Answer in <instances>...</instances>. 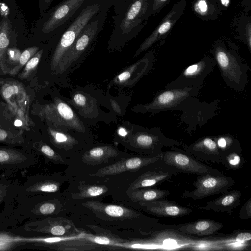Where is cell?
Instances as JSON below:
<instances>
[{"label": "cell", "mask_w": 251, "mask_h": 251, "mask_svg": "<svg viewBox=\"0 0 251 251\" xmlns=\"http://www.w3.org/2000/svg\"><path fill=\"white\" fill-rule=\"evenodd\" d=\"M201 88H165L158 92L152 100L137 106L138 112L157 113L168 111L182 112L180 120L187 125L188 134L206 124L214 115L219 102H201L198 98Z\"/></svg>", "instance_id": "6da1fadb"}, {"label": "cell", "mask_w": 251, "mask_h": 251, "mask_svg": "<svg viewBox=\"0 0 251 251\" xmlns=\"http://www.w3.org/2000/svg\"><path fill=\"white\" fill-rule=\"evenodd\" d=\"M151 0H116L113 6V30L108 42L110 50H119L136 37L149 16Z\"/></svg>", "instance_id": "7a4b0ae2"}, {"label": "cell", "mask_w": 251, "mask_h": 251, "mask_svg": "<svg viewBox=\"0 0 251 251\" xmlns=\"http://www.w3.org/2000/svg\"><path fill=\"white\" fill-rule=\"evenodd\" d=\"M210 53L226 84L234 91L243 92L247 84L248 72L251 68L235 49H228L224 44L218 43L214 46Z\"/></svg>", "instance_id": "3957f363"}, {"label": "cell", "mask_w": 251, "mask_h": 251, "mask_svg": "<svg viewBox=\"0 0 251 251\" xmlns=\"http://www.w3.org/2000/svg\"><path fill=\"white\" fill-rule=\"evenodd\" d=\"M113 5L106 6L95 14L85 25L73 45L66 51L57 66V73H62L73 63L89 51L101 32Z\"/></svg>", "instance_id": "277c9868"}, {"label": "cell", "mask_w": 251, "mask_h": 251, "mask_svg": "<svg viewBox=\"0 0 251 251\" xmlns=\"http://www.w3.org/2000/svg\"><path fill=\"white\" fill-rule=\"evenodd\" d=\"M86 0H63L46 14L41 27L46 35L54 36L57 42Z\"/></svg>", "instance_id": "5b68a950"}, {"label": "cell", "mask_w": 251, "mask_h": 251, "mask_svg": "<svg viewBox=\"0 0 251 251\" xmlns=\"http://www.w3.org/2000/svg\"><path fill=\"white\" fill-rule=\"evenodd\" d=\"M233 178L226 176L216 169L199 175L192 185V191H184L181 195L182 198L201 200L210 196L228 191L235 184Z\"/></svg>", "instance_id": "8992f818"}, {"label": "cell", "mask_w": 251, "mask_h": 251, "mask_svg": "<svg viewBox=\"0 0 251 251\" xmlns=\"http://www.w3.org/2000/svg\"><path fill=\"white\" fill-rule=\"evenodd\" d=\"M17 229L11 230L21 234L36 235L45 234L55 237H72V235L81 233L70 220L51 216L28 220Z\"/></svg>", "instance_id": "52a82bcc"}, {"label": "cell", "mask_w": 251, "mask_h": 251, "mask_svg": "<svg viewBox=\"0 0 251 251\" xmlns=\"http://www.w3.org/2000/svg\"><path fill=\"white\" fill-rule=\"evenodd\" d=\"M31 113L55 125H63L84 132V126L72 108L58 98L54 102L45 105L34 104Z\"/></svg>", "instance_id": "ba28073f"}, {"label": "cell", "mask_w": 251, "mask_h": 251, "mask_svg": "<svg viewBox=\"0 0 251 251\" xmlns=\"http://www.w3.org/2000/svg\"><path fill=\"white\" fill-rule=\"evenodd\" d=\"M130 144L151 156L162 153L165 147L182 146L183 142L167 137L158 127L140 130L129 139Z\"/></svg>", "instance_id": "9c48e42d"}, {"label": "cell", "mask_w": 251, "mask_h": 251, "mask_svg": "<svg viewBox=\"0 0 251 251\" xmlns=\"http://www.w3.org/2000/svg\"><path fill=\"white\" fill-rule=\"evenodd\" d=\"M215 65L213 59L205 56L186 67L176 78L167 84L165 88H201L205 79L212 72Z\"/></svg>", "instance_id": "30bf717a"}, {"label": "cell", "mask_w": 251, "mask_h": 251, "mask_svg": "<svg viewBox=\"0 0 251 251\" xmlns=\"http://www.w3.org/2000/svg\"><path fill=\"white\" fill-rule=\"evenodd\" d=\"M162 160L165 164L175 168L180 172L198 176L214 169L201 162L189 152L176 146L171 147L170 150L163 151Z\"/></svg>", "instance_id": "8fae6325"}, {"label": "cell", "mask_w": 251, "mask_h": 251, "mask_svg": "<svg viewBox=\"0 0 251 251\" xmlns=\"http://www.w3.org/2000/svg\"><path fill=\"white\" fill-rule=\"evenodd\" d=\"M162 159V153L155 156H136L122 159L115 163L101 168L91 176L104 177L126 172H136Z\"/></svg>", "instance_id": "7c38bea8"}, {"label": "cell", "mask_w": 251, "mask_h": 251, "mask_svg": "<svg viewBox=\"0 0 251 251\" xmlns=\"http://www.w3.org/2000/svg\"><path fill=\"white\" fill-rule=\"evenodd\" d=\"M82 205L103 220H124L140 216L137 211L130 208L93 200L82 203Z\"/></svg>", "instance_id": "4fadbf2b"}, {"label": "cell", "mask_w": 251, "mask_h": 251, "mask_svg": "<svg viewBox=\"0 0 251 251\" xmlns=\"http://www.w3.org/2000/svg\"><path fill=\"white\" fill-rule=\"evenodd\" d=\"M35 156L22 150L11 147H0V168L8 172L24 169L34 166Z\"/></svg>", "instance_id": "5bb4252c"}, {"label": "cell", "mask_w": 251, "mask_h": 251, "mask_svg": "<svg viewBox=\"0 0 251 251\" xmlns=\"http://www.w3.org/2000/svg\"><path fill=\"white\" fill-rule=\"evenodd\" d=\"M60 189L59 182L41 175L29 176L19 185L15 197H25L45 194L54 193Z\"/></svg>", "instance_id": "9a60e30c"}, {"label": "cell", "mask_w": 251, "mask_h": 251, "mask_svg": "<svg viewBox=\"0 0 251 251\" xmlns=\"http://www.w3.org/2000/svg\"><path fill=\"white\" fill-rule=\"evenodd\" d=\"M181 146L200 161L221 162V153L214 136L200 138L191 144L183 143Z\"/></svg>", "instance_id": "2e32d148"}, {"label": "cell", "mask_w": 251, "mask_h": 251, "mask_svg": "<svg viewBox=\"0 0 251 251\" xmlns=\"http://www.w3.org/2000/svg\"><path fill=\"white\" fill-rule=\"evenodd\" d=\"M179 172V170L162 161L158 168L147 171L139 176L131 183L127 193L137 189L159 184L170 179Z\"/></svg>", "instance_id": "e0dca14e"}, {"label": "cell", "mask_w": 251, "mask_h": 251, "mask_svg": "<svg viewBox=\"0 0 251 251\" xmlns=\"http://www.w3.org/2000/svg\"><path fill=\"white\" fill-rule=\"evenodd\" d=\"M139 204L145 211L153 215L164 217H178L189 215L192 212L190 208L164 199L140 201Z\"/></svg>", "instance_id": "ac0fdd59"}, {"label": "cell", "mask_w": 251, "mask_h": 251, "mask_svg": "<svg viewBox=\"0 0 251 251\" xmlns=\"http://www.w3.org/2000/svg\"><path fill=\"white\" fill-rule=\"evenodd\" d=\"M5 173L0 174V206L2 204L9 206L17 190L19 183L9 178ZM18 222L6 217L0 210V231L6 230L9 226L16 225Z\"/></svg>", "instance_id": "d6986e66"}, {"label": "cell", "mask_w": 251, "mask_h": 251, "mask_svg": "<svg viewBox=\"0 0 251 251\" xmlns=\"http://www.w3.org/2000/svg\"><path fill=\"white\" fill-rule=\"evenodd\" d=\"M180 16V9L179 10L176 5L164 17L152 33L142 43L137 50L134 56H136L145 51L156 42L160 40L171 29Z\"/></svg>", "instance_id": "ffe728a7"}, {"label": "cell", "mask_w": 251, "mask_h": 251, "mask_svg": "<svg viewBox=\"0 0 251 251\" xmlns=\"http://www.w3.org/2000/svg\"><path fill=\"white\" fill-rule=\"evenodd\" d=\"M241 197V192L239 190L227 191L215 200L207 202L204 206L200 208L217 213L226 212L231 215L233 209L240 205Z\"/></svg>", "instance_id": "44dd1931"}, {"label": "cell", "mask_w": 251, "mask_h": 251, "mask_svg": "<svg viewBox=\"0 0 251 251\" xmlns=\"http://www.w3.org/2000/svg\"><path fill=\"white\" fill-rule=\"evenodd\" d=\"M224 226V224L212 219H202L182 224L177 230L182 233L206 236L214 234Z\"/></svg>", "instance_id": "7402d4cb"}, {"label": "cell", "mask_w": 251, "mask_h": 251, "mask_svg": "<svg viewBox=\"0 0 251 251\" xmlns=\"http://www.w3.org/2000/svg\"><path fill=\"white\" fill-rule=\"evenodd\" d=\"M98 244L80 236L79 238L58 237L57 241L51 243L49 248L58 251H83L97 250Z\"/></svg>", "instance_id": "603a6c76"}, {"label": "cell", "mask_w": 251, "mask_h": 251, "mask_svg": "<svg viewBox=\"0 0 251 251\" xmlns=\"http://www.w3.org/2000/svg\"><path fill=\"white\" fill-rule=\"evenodd\" d=\"M0 94L11 106H20L27 99V93L22 84L13 80L1 83Z\"/></svg>", "instance_id": "cb8c5ba5"}, {"label": "cell", "mask_w": 251, "mask_h": 251, "mask_svg": "<svg viewBox=\"0 0 251 251\" xmlns=\"http://www.w3.org/2000/svg\"><path fill=\"white\" fill-rule=\"evenodd\" d=\"M118 154L117 150L112 146H100L87 151L82 155V160L88 165L96 166L108 162L110 158Z\"/></svg>", "instance_id": "d4e9b609"}, {"label": "cell", "mask_w": 251, "mask_h": 251, "mask_svg": "<svg viewBox=\"0 0 251 251\" xmlns=\"http://www.w3.org/2000/svg\"><path fill=\"white\" fill-rule=\"evenodd\" d=\"M12 26L7 17L0 22V74H9L10 69L5 63L6 50L10 43Z\"/></svg>", "instance_id": "484cf974"}, {"label": "cell", "mask_w": 251, "mask_h": 251, "mask_svg": "<svg viewBox=\"0 0 251 251\" xmlns=\"http://www.w3.org/2000/svg\"><path fill=\"white\" fill-rule=\"evenodd\" d=\"M127 194L133 201L139 202L164 199L170 192L168 190L148 187L137 189Z\"/></svg>", "instance_id": "4316f807"}, {"label": "cell", "mask_w": 251, "mask_h": 251, "mask_svg": "<svg viewBox=\"0 0 251 251\" xmlns=\"http://www.w3.org/2000/svg\"><path fill=\"white\" fill-rule=\"evenodd\" d=\"M78 192L71 194L73 199H83L98 197L105 194L108 191V188L105 185L86 184L81 182L78 186Z\"/></svg>", "instance_id": "83f0119b"}, {"label": "cell", "mask_w": 251, "mask_h": 251, "mask_svg": "<svg viewBox=\"0 0 251 251\" xmlns=\"http://www.w3.org/2000/svg\"><path fill=\"white\" fill-rule=\"evenodd\" d=\"M30 148L54 164H65L66 161L50 146L42 140L30 144Z\"/></svg>", "instance_id": "f1b7e54d"}, {"label": "cell", "mask_w": 251, "mask_h": 251, "mask_svg": "<svg viewBox=\"0 0 251 251\" xmlns=\"http://www.w3.org/2000/svg\"><path fill=\"white\" fill-rule=\"evenodd\" d=\"M50 142L56 147L70 150L77 141L70 134L51 127L48 129Z\"/></svg>", "instance_id": "f546056e"}, {"label": "cell", "mask_w": 251, "mask_h": 251, "mask_svg": "<svg viewBox=\"0 0 251 251\" xmlns=\"http://www.w3.org/2000/svg\"><path fill=\"white\" fill-rule=\"evenodd\" d=\"M0 143L9 146H22L25 138L22 130L11 129L0 126Z\"/></svg>", "instance_id": "4dcf8cb0"}, {"label": "cell", "mask_w": 251, "mask_h": 251, "mask_svg": "<svg viewBox=\"0 0 251 251\" xmlns=\"http://www.w3.org/2000/svg\"><path fill=\"white\" fill-rule=\"evenodd\" d=\"M245 160L242 150L230 151L221 154V162L227 169L237 170L243 167Z\"/></svg>", "instance_id": "1f68e13d"}, {"label": "cell", "mask_w": 251, "mask_h": 251, "mask_svg": "<svg viewBox=\"0 0 251 251\" xmlns=\"http://www.w3.org/2000/svg\"><path fill=\"white\" fill-rule=\"evenodd\" d=\"M221 154L230 151H240L239 141L229 134L214 136Z\"/></svg>", "instance_id": "d6a6232c"}, {"label": "cell", "mask_w": 251, "mask_h": 251, "mask_svg": "<svg viewBox=\"0 0 251 251\" xmlns=\"http://www.w3.org/2000/svg\"><path fill=\"white\" fill-rule=\"evenodd\" d=\"M80 236L97 244L108 246L109 247H119L120 248V247H124L125 243L124 240H117L108 235H94L85 233L82 234L81 233Z\"/></svg>", "instance_id": "836d02e7"}, {"label": "cell", "mask_w": 251, "mask_h": 251, "mask_svg": "<svg viewBox=\"0 0 251 251\" xmlns=\"http://www.w3.org/2000/svg\"><path fill=\"white\" fill-rule=\"evenodd\" d=\"M39 50L37 46H33L25 49L21 54L19 62L14 67L11 68L9 72L10 75H16L20 70L24 66L29 60Z\"/></svg>", "instance_id": "e575fe53"}, {"label": "cell", "mask_w": 251, "mask_h": 251, "mask_svg": "<svg viewBox=\"0 0 251 251\" xmlns=\"http://www.w3.org/2000/svg\"><path fill=\"white\" fill-rule=\"evenodd\" d=\"M43 52V49H41L31 57L18 76L21 79H25L29 77L31 73L38 66Z\"/></svg>", "instance_id": "d590c367"}, {"label": "cell", "mask_w": 251, "mask_h": 251, "mask_svg": "<svg viewBox=\"0 0 251 251\" xmlns=\"http://www.w3.org/2000/svg\"><path fill=\"white\" fill-rule=\"evenodd\" d=\"M21 54L19 49L16 48H8L6 52L5 63L8 68L9 64L14 65V67L17 65Z\"/></svg>", "instance_id": "8d00e7d4"}, {"label": "cell", "mask_w": 251, "mask_h": 251, "mask_svg": "<svg viewBox=\"0 0 251 251\" xmlns=\"http://www.w3.org/2000/svg\"><path fill=\"white\" fill-rule=\"evenodd\" d=\"M140 62V61L120 73L116 77L115 82L117 83H122L128 80L131 77L132 72L137 68Z\"/></svg>", "instance_id": "74e56055"}, {"label": "cell", "mask_w": 251, "mask_h": 251, "mask_svg": "<svg viewBox=\"0 0 251 251\" xmlns=\"http://www.w3.org/2000/svg\"><path fill=\"white\" fill-rule=\"evenodd\" d=\"M239 217L243 220L251 218V198L244 203L239 211Z\"/></svg>", "instance_id": "f35d334b"}, {"label": "cell", "mask_w": 251, "mask_h": 251, "mask_svg": "<svg viewBox=\"0 0 251 251\" xmlns=\"http://www.w3.org/2000/svg\"><path fill=\"white\" fill-rule=\"evenodd\" d=\"M194 7L195 11L201 15H205L208 10V6L206 0H198Z\"/></svg>", "instance_id": "ab89813d"}, {"label": "cell", "mask_w": 251, "mask_h": 251, "mask_svg": "<svg viewBox=\"0 0 251 251\" xmlns=\"http://www.w3.org/2000/svg\"><path fill=\"white\" fill-rule=\"evenodd\" d=\"M168 0H151L148 11L149 16L157 12Z\"/></svg>", "instance_id": "60d3db41"}, {"label": "cell", "mask_w": 251, "mask_h": 251, "mask_svg": "<svg viewBox=\"0 0 251 251\" xmlns=\"http://www.w3.org/2000/svg\"><path fill=\"white\" fill-rule=\"evenodd\" d=\"M73 100L77 106H83L86 104V99L84 95L77 93L74 96Z\"/></svg>", "instance_id": "b9f144b4"}, {"label": "cell", "mask_w": 251, "mask_h": 251, "mask_svg": "<svg viewBox=\"0 0 251 251\" xmlns=\"http://www.w3.org/2000/svg\"><path fill=\"white\" fill-rule=\"evenodd\" d=\"M247 33H246V43L250 52H251V24H249V27H247Z\"/></svg>", "instance_id": "7bdbcfd3"}, {"label": "cell", "mask_w": 251, "mask_h": 251, "mask_svg": "<svg viewBox=\"0 0 251 251\" xmlns=\"http://www.w3.org/2000/svg\"><path fill=\"white\" fill-rule=\"evenodd\" d=\"M54 0H41L42 10H46Z\"/></svg>", "instance_id": "ee69618b"}, {"label": "cell", "mask_w": 251, "mask_h": 251, "mask_svg": "<svg viewBox=\"0 0 251 251\" xmlns=\"http://www.w3.org/2000/svg\"><path fill=\"white\" fill-rule=\"evenodd\" d=\"M118 134L122 136H125L127 134V131L124 128L121 127L118 130Z\"/></svg>", "instance_id": "f6af8a7d"}, {"label": "cell", "mask_w": 251, "mask_h": 251, "mask_svg": "<svg viewBox=\"0 0 251 251\" xmlns=\"http://www.w3.org/2000/svg\"><path fill=\"white\" fill-rule=\"evenodd\" d=\"M221 4L225 7H228L230 4V0H220Z\"/></svg>", "instance_id": "bcb514c9"}, {"label": "cell", "mask_w": 251, "mask_h": 251, "mask_svg": "<svg viewBox=\"0 0 251 251\" xmlns=\"http://www.w3.org/2000/svg\"><path fill=\"white\" fill-rule=\"evenodd\" d=\"M2 171L1 169L0 168V171Z\"/></svg>", "instance_id": "7dc6e473"}]
</instances>
